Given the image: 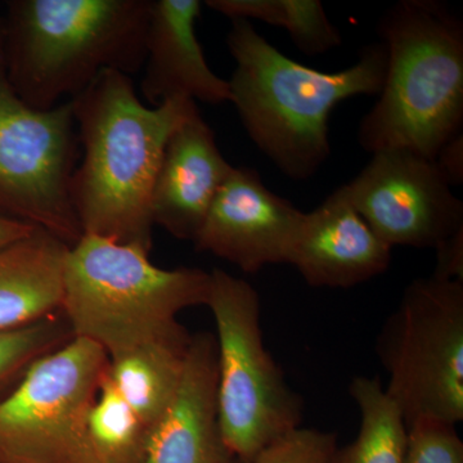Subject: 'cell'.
Wrapping results in <instances>:
<instances>
[{
    "instance_id": "cell-1",
    "label": "cell",
    "mask_w": 463,
    "mask_h": 463,
    "mask_svg": "<svg viewBox=\"0 0 463 463\" xmlns=\"http://www.w3.org/2000/svg\"><path fill=\"white\" fill-rule=\"evenodd\" d=\"M74 100L80 143L72 205L84 234L151 251V199L167 142L197 108L167 99L147 108L129 75L100 72Z\"/></svg>"
},
{
    "instance_id": "cell-2",
    "label": "cell",
    "mask_w": 463,
    "mask_h": 463,
    "mask_svg": "<svg viewBox=\"0 0 463 463\" xmlns=\"http://www.w3.org/2000/svg\"><path fill=\"white\" fill-rule=\"evenodd\" d=\"M228 50L236 61L230 83L233 103L251 141L294 181H307L331 154L328 120L340 102L379 96L388 54L368 45L354 65L323 72L273 47L250 21H232Z\"/></svg>"
},
{
    "instance_id": "cell-3",
    "label": "cell",
    "mask_w": 463,
    "mask_h": 463,
    "mask_svg": "<svg viewBox=\"0 0 463 463\" xmlns=\"http://www.w3.org/2000/svg\"><path fill=\"white\" fill-rule=\"evenodd\" d=\"M379 30L388 54L385 80L362 118L358 141L371 154L404 148L435 160L462 134V20L437 0H402Z\"/></svg>"
},
{
    "instance_id": "cell-4",
    "label": "cell",
    "mask_w": 463,
    "mask_h": 463,
    "mask_svg": "<svg viewBox=\"0 0 463 463\" xmlns=\"http://www.w3.org/2000/svg\"><path fill=\"white\" fill-rule=\"evenodd\" d=\"M149 0H16L9 3L5 69L21 99L51 109L105 71L145 65Z\"/></svg>"
},
{
    "instance_id": "cell-5",
    "label": "cell",
    "mask_w": 463,
    "mask_h": 463,
    "mask_svg": "<svg viewBox=\"0 0 463 463\" xmlns=\"http://www.w3.org/2000/svg\"><path fill=\"white\" fill-rule=\"evenodd\" d=\"M212 276L199 268L163 269L148 252L84 234L67 251L62 310L75 337L102 347L109 359L190 332L176 317L207 304Z\"/></svg>"
},
{
    "instance_id": "cell-6",
    "label": "cell",
    "mask_w": 463,
    "mask_h": 463,
    "mask_svg": "<svg viewBox=\"0 0 463 463\" xmlns=\"http://www.w3.org/2000/svg\"><path fill=\"white\" fill-rule=\"evenodd\" d=\"M209 300L216 327V411L224 441L240 463L303 425L304 399L265 347L260 298L251 283L215 268Z\"/></svg>"
},
{
    "instance_id": "cell-7",
    "label": "cell",
    "mask_w": 463,
    "mask_h": 463,
    "mask_svg": "<svg viewBox=\"0 0 463 463\" xmlns=\"http://www.w3.org/2000/svg\"><path fill=\"white\" fill-rule=\"evenodd\" d=\"M376 353L405 426L463 421V281L431 274L404 289Z\"/></svg>"
},
{
    "instance_id": "cell-8",
    "label": "cell",
    "mask_w": 463,
    "mask_h": 463,
    "mask_svg": "<svg viewBox=\"0 0 463 463\" xmlns=\"http://www.w3.org/2000/svg\"><path fill=\"white\" fill-rule=\"evenodd\" d=\"M79 157L74 100L30 108L9 83L0 48V215L74 246L84 236L70 191Z\"/></svg>"
},
{
    "instance_id": "cell-9",
    "label": "cell",
    "mask_w": 463,
    "mask_h": 463,
    "mask_svg": "<svg viewBox=\"0 0 463 463\" xmlns=\"http://www.w3.org/2000/svg\"><path fill=\"white\" fill-rule=\"evenodd\" d=\"M109 365L79 337L36 362L0 405V462L96 463L88 422Z\"/></svg>"
},
{
    "instance_id": "cell-10",
    "label": "cell",
    "mask_w": 463,
    "mask_h": 463,
    "mask_svg": "<svg viewBox=\"0 0 463 463\" xmlns=\"http://www.w3.org/2000/svg\"><path fill=\"white\" fill-rule=\"evenodd\" d=\"M356 212L390 248L434 249L463 231V203L435 160L411 149L374 152L343 185Z\"/></svg>"
},
{
    "instance_id": "cell-11",
    "label": "cell",
    "mask_w": 463,
    "mask_h": 463,
    "mask_svg": "<svg viewBox=\"0 0 463 463\" xmlns=\"http://www.w3.org/2000/svg\"><path fill=\"white\" fill-rule=\"evenodd\" d=\"M304 212L270 191L251 167L232 169L216 194L194 249L255 274L288 264Z\"/></svg>"
},
{
    "instance_id": "cell-12",
    "label": "cell",
    "mask_w": 463,
    "mask_h": 463,
    "mask_svg": "<svg viewBox=\"0 0 463 463\" xmlns=\"http://www.w3.org/2000/svg\"><path fill=\"white\" fill-rule=\"evenodd\" d=\"M392 251L341 185L321 205L304 213L288 264L312 288H350L385 273Z\"/></svg>"
},
{
    "instance_id": "cell-13",
    "label": "cell",
    "mask_w": 463,
    "mask_h": 463,
    "mask_svg": "<svg viewBox=\"0 0 463 463\" xmlns=\"http://www.w3.org/2000/svg\"><path fill=\"white\" fill-rule=\"evenodd\" d=\"M232 169L196 109L167 142L152 191L154 225L194 242Z\"/></svg>"
},
{
    "instance_id": "cell-14",
    "label": "cell",
    "mask_w": 463,
    "mask_h": 463,
    "mask_svg": "<svg viewBox=\"0 0 463 463\" xmlns=\"http://www.w3.org/2000/svg\"><path fill=\"white\" fill-rule=\"evenodd\" d=\"M200 0H149L143 97L152 108L167 99L231 102L230 83L207 65L196 35Z\"/></svg>"
},
{
    "instance_id": "cell-15",
    "label": "cell",
    "mask_w": 463,
    "mask_h": 463,
    "mask_svg": "<svg viewBox=\"0 0 463 463\" xmlns=\"http://www.w3.org/2000/svg\"><path fill=\"white\" fill-rule=\"evenodd\" d=\"M215 335H192L184 376L173 407L149 438L146 463H240L224 441L216 411Z\"/></svg>"
},
{
    "instance_id": "cell-16",
    "label": "cell",
    "mask_w": 463,
    "mask_h": 463,
    "mask_svg": "<svg viewBox=\"0 0 463 463\" xmlns=\"http://www.w3.org/2000/svg\"><path fill=\"white\" fill-rule=\"evenodd\" d=\"M69 249L39 228L0 249V330L23 327L61 310Z\"/></svg>"
},
{
    "instance_id": "cell-17",
    "label": "cell",
    "mask_w": 463,
    "mask_h": 463,
    "mask_svg": "<svg viewBox=\"0 0 463 463\" xmlns=\"http://www.w3.org/2000/svg\"><path fill=\"white\" fill-rule=\"evenodd\" d=\"M191 339L158 341L109 359V379L151 431L178 397Z\"/></svg>"
},
{
    "instance_id": "cell-18",
    "label": "cell",
    "mask_w": 463,
    "mask_h": 463,
    "mask_svg": "<svg viewBox=\"0 0 463 463\" xmlns=\"http://www.w3.org/2000/svg\"><path fill=\"white\" fill-rule=\"evenodd\" d=\"M349 394L361 412V428L352 443L337 447L331 463H403L407 426L380 377H354Z\"/></svg>"
},
{
    "instance_id": "cell-19",
    "label": "cell",
    "mask_w": 463,
    "mask_h": 463,
    "mask_svg": "<svg viewBox=\"0 0 463 463\" xmlns=\"http://www.w3.org/2000/svg\"><path fill=\"white\" fill-rule=\"evenodd\" d=\"M206 7L236 20L281 27L298 50L317 56L340 47L343 36L319 0H206Z\"/></svg>"
},
{
    "instance_id": "cell-20",
    "label": "cell",
    "mask_w": 463,
    "mask_h": 463,
    "mask_svg": "<svg viewBox=\"0 0 463 463\" xmlns=\"http://www.w3.org/2000/svg\"><path fill=\"white\" fill-rule=\"evenodd\" d=\"M90 444L96 463H146L152 431L134 413L109 371L88 422Z\"/></svg>"
},
{
    "instance_id": "cell-21",
    "label": "cell",
    "mask_w": 463,
    "mask_h": 463,
    "mask_svg": "<svg viewBox=\"0 0 463 463\" xmlns=\"http://www.w3.org/2000/svg\"><path fill=\"white\" fill-rule=\"evenodd\" d=\"M74 339L62 310L23 327L0 330V405L14 394L36 362Z\"/></svg>"
},
{
    "instance_id": "cell-22",
    "label": "cell",
    "mask_w": 463,
    "mask_h": 463,
    "mask_svg": "<svg viewBox=\"0 0 463 463\" xmlns=\"http://www.w3.org/2000/svg\"><path fill=\"white\" fill-rule=\"evenodd\" d=\"M457 425L417 421L407 426L403 463H463V441Z\"/></svg>"
},
{
    "instance_id": "cell-23",
    "label": "cell",
    "mask_w": 463,
    "mask_h": 463,
    "mask_svg": "<svg viewBox=\"0 0 463 463\" xmlns=\"http://www.w3.org/2000/svg\"><path fill=\"white\" fill-rule=\"evenodd\" d=\"M337 435L315 428H301L279 438L252 463H331Z\"/></svg>"
},
{
    "instance_id": "cell-24",
    "label": "cell",
    "mask_w": 463,
    "mask_h": 463,
    "mask_svg": "<svg viewBox=\"0 0 463 463\" xmlns=\"http://www.w3.org/2000/svg\"><path fill=\"white\" fill-rule=\"evenodd\" d=\"M434 276L463 281V231L447 240L437 250Z\"/></svg>"
},
{
    "instance_id": "cell-25",
    "label": "cell",
    "mask_w": 463,
    "mask_h": 463,
    "mask_svg": "<svg viewBox=\"0 0 463 463\" xmlns=\"http://www.w3.org/2000/svg\"><path fill=\"white\" fill-rule=\"evenodd\" d=\"M435 163L450 185L463 182V136L459 134L439 152Z\"/></svg>"
},
{
    "instance_id": "cell-26",
    "label": "cell",
    "mask_w": 463,
    "mask_h": 463,
    "mask_svg": "<svg viewBox=\"0 0 463 463\" xmlns=\"http://www.w3.org/2000/svg\"><path fill=\"white\" fill-rule=\"evenodd\" d=\"M36 230L38 228L33 225L0 215V249L7 248L17 241L26 239Z\"/></svg>"
},
{
    "instance_id": "cell-27",
    "label": "cell",
    "mask_w": 463,
    "mask_h": 463,
    "mask_svg": "<svg viewBox=\"0 0 463 463\" xmlns=\"http://www.w3.org/2000/svg\"><path fill=\"white\" fill-rule=\"evenodd\" d=\"M0 463H2V462H0Z\"/></svg>"
}]
</instances>
